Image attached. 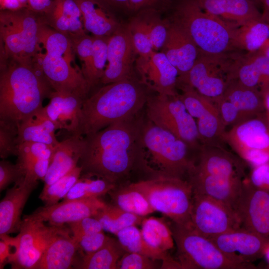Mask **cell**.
Returning <instances> with one entry per match:
<instances>
[{
  "label": "cell",
  "instance_id": "obj_17",
  "mask_svg": "<svg viewBox=\"0 0 269 269\" xmlns=\"http://www.w3.org/2000/svg\"><path fill=\"white\" fill-rule=\"evenodd\" d=\"M237 213L241 227L269 239V189L244 181Z\"/></svg>",
  "mask_w": 269,
  "mask_h": 269
},
{
  "label": "cell",
  "instance_id": "obj_10",
  "mask_svg": "<svg viewBox=\"0 0 269 269\" xmlns=\"http://www.w3.org/2000/svg\"><path fill=\"white\" fill-rule=\"evenodd\" d=\"M209 54L199 51L194 65L177 88H191L216 103L223 95L232 80L236 54Z\"/></svg>",
  "mask_w": 269,
  "mask_h": 269
},
{
  "label": "cell",
  "instance_id": "obj_26",
  "mask_svg": "<svg viewBox=\"0 0 269 269\" xmlns=\"http://www.w3.org/2000/svg\"><path fill=\"white\" fill-rule=\"evenodd\" d=\"M49 103L43 109L56 130H64L75 135L78 131L81 110L85 98L76 94L53 91Z\"/></svg>",
  "mask_w": 269,
  "mask_h": 269
},
{
  "label": "cell",
  "instance_id": "obj_3",
  "mask_svg": "<svg viewBox=\"0 0 269 269\" xmlns=\"http://www.w3.org/2000/svg\"><path fill=\"white\" fill-rule=\"evenodd\" d=\"M0 120L17 126L43 107L53 89L37 64H24L1 57Z\"/></svg>",
  "mask_w": 269,
  "mask_h": 269
},
{
  "label": "cell",
  "instance_id": "obj_51",
  "mask_svg": "<svg viewBox=\"0 0 269 269\" xmlns=\"http://www.w3.org/2000/svg\"><path fill=\"white\" fill-rule=\"evenodd\" d=\"M175 0H129L131 15L151 9L161 13L171 10Z\"/></svg>",
  "mask_w": 269,
  "mask_h": 269
},
{
  "label": "cell",
  "instance_id": "obj_21",
  "mask_svg": "<svg viewBox=\"0 0 269 269\" xmlns=\"http://www.w3.org/2000/svg\"><path fill=\"white\" fill-rule=\"evenodd\" d=\"M187 180L193 193L215 200L237 214L243 179L213 176L191 170Z\"/></svg>",
  "mask_w": 269,
  "mask_h": 269
},
{
  "label": "cell",
  "instance_id": "obj_34",
  "mask_svg": "<svg viewBox=\"0 0 269 269\" xmlns=\"http://www.w3.org/2000/svg\"><path fill=\"white\" fill-rule=\"evenodd\" d=\"M116 236L126 251L136 253L154 260L161 261L162 268L181 269L177 261L174 260L167 252L157 250L149 245L143 238L140 230L137 226L125 228L118 232Z\"/></svg>",
  "mask_w": 269,
  "mask_h": 269
},
{
  "label": "cell",
  "instance_id": "obj_2",
  "mask_svg": "<svg viewBox=\"0 0 269 269\" xmlns=\"http://www.w3.org/2000/svg\"><path fill=\"white\" fill-rule=\"evenodd\" d=\"M149 90L135 76L104 85L84 101L75 135L84 136L139 114Z\"/></svg>",
  "mask_w": 269,
  "mask_h": 269
},
{
  "label": "cell",
  "instance_id": "obj_62",
  "mask_svg": "<svg viewBox=\"0 0 269 269\" xmlns=\"http://www.w3.org/2000/svg\"><path fill=\"white\" fill-rule=\"evenodd\" d=\"M267 116L269 122V115H267Z\"/></svg>",
  "mask_w": 269,
  "mask_h": 269
},
{
  "label": "cell",
  "instance_id": "obj_20",
  "mask_svg": "<svg viewBox=\"0 0 269 269\" xmlns=\"http://www.w3.org/2000/svg\"><path fill=\"white\" fill-rule=\"evenodd\" d=\"M106 203L100 197L63 200L50 206L36 209L28 216L47 222L50 225L62 226L88 217H94Z\"/></svg>",
  "mask_w": 269,
  "mask_h": 269
},
{
  "label": "cell",
  "instance_id": "obj_36",
  "mask_svg": "<svg viewBox=\"0 0 269 269\" xmlns=\"http://www.w3.org/2000/svg\"><path fill=\"white\" fill-rule=\"evenodd\" d=\"M108 194L113 204L128 212L145 217L155 212L143 194L130 183L117 186Z\"/></svg>",
  "mask_w": 269,
  "mask_h": 269
},
{
  "label": "cell",
  "instance_id": "obj_49",
  "mask_svg": "<svg viewBox=\"0 0 269 269\" xmlns=\"http://www.w3.org/2000/svg\"><path fill=\"white\" fill-rule=\"evenodd\" d=\"M25 176V172L16 162L13 164L2 159L0 161V191L5 189L10 184Z\"/></svg>",
  "mask_w": 269,
  "mask_h": 269
},
{
  "label": "cell",
  "instance_id": "obj_15",
  "mask_svg": "<svg viewBox=\"0 0 269 269\" xmlns=\"http://www.w3.org/2000/svg\"><path fill=\"white\" fill-rule=\"evenodd\" d=\"M138 55L126 23L109 38L107 64L100 83L107 85L135 76Z\"/></svg>",
  "mask_w": 269,
  "mask_h": 269
},
{
  "label": "cell",
  "instance_id": "obj_9",
  "mask_svg": "<svg viewBox=\"0 0 269 269\" xmlns=\"http://www.w3.org/2000/svg\"><path fill=\"white\" fill-rule=\"evenodd\" d=\"M147 119L184 141L191 149L202 146L195 119L175 95H149L145 105Z\"/></svg>",
  "mask_w": 269,
  "mask_h": 269
},
{
  "label": "cell",
  "instance_id": "obj_18",
  "mask_svg": "<svg viewBox=\"0 0 269 269\" xmlns=\"http://www.w3.org/2000/svg\"><path fill=\"white\" fill-rule=\"evenodd\" d=\"M37 64L54 91L85 98L89 95L91 89L81 70H76L66 58L41 53Z\"/></svg>",
  "mask_w": 269,
  "mask_h": 269
},
{
  "label": "cell",
  "instance_id": "obj_33",
  "mask_svg": "<svg viewBox=\"0 0 269 269\" xmlns=\"http://www.w3.org/2000/svg\"><path fill=\"white\" fill-rule=\"evenodd\" d=\"M222 97L237 109L242 121L265 112L264 97L261 93L236 80L230 82Z\"/></svg>",
  "mask_w": 269,
  "mask_h": 269
},
{
  "label": "cell",
  "instance_id": "obj_31",
  "mask_svg": "<svg viewBox=\"0 0 269 269\" xmlns=\"http://www.w3.org/2000/svg\"><path fill=\"white\" fill-rule=\"evenodd\" d=\"M79 7L86 31L97 36H110L123 24L116 14L94 0H73Z\"/></svg>",
  "mask_w": 269,
  "mask_h": 269
},
{
  "label": "cell",
  "instance_id": "obj_22",
  "mask_svg": "<svg viewBox=\"0 0 269 269\" xmlns=\"http://www.w3.org/2000/svg\"><path fill=\"white\" fill-rule=\"evenodd\" d=\"M38 180L24 176L8 189L0 202V236L18 232L23 209Z\"/></svg>",
  "mask_w": 269,
  "mask_h": 269
},
{
  "label": "cell",
  "instance_id": "obj_47",
  "mask_svg": "<svg viewBox=\"0 0 269 269\" xmlns=\"http://www.w3.org/2000/svg\"><path fill=\"white\" fill-rule=\"evenodd\" d=\"M18 126L14 123L0 120V157L5 159L17 156L18 148Z\"/></svg>",
  "mask_w": 269,
  "mask_h": 269
},
{
  "label": "cell",
  "instance_id": "obj_63",
  "mask_svg": "<svg viewBox=\"0 0 269 269\" xmlns=\"http://www.w3.org/2000/svg\"></svg>",
  "mask_w": 269,
  "mask_h": 269
},
{
  "label": "cell",
  "instance_id": "obj_45",
  "mask_svg": "<svg viewBox=\"0 0 269 269\" xmlns=\"http://www.w3.org/2000/svg\"><path fill=\"white\" fill-rule=\"evenodd\" d=\"M126 24L138 56H147L154 51L145 23L138 13L131 15Z\"/></svg>",
  "mask_w": 269,
  "mask_h": 269
},
{
  "label": "cell",
  "instance_id": "obj_56",
  "mask_svg": "<svg viewBox=\"0 0 269 269\" xmlns=\"http://www.w3.org/2000/svg\"><path fill=\"white\" fill-rule=\"evenodd\" d=\"M261 2L263 6L262 20L264 21L269 15V0H261Z\"/></svg>",
  "mask_w": 269,
  "mask_h": 269
},
{
  "label": "cell",
  "instance_id": "obj_58",
  "mask_svg": "<svg viewBox=\"0 0 269 269\" xmlns=\"http://www.w3.org/2000/svg\"><path fill=\"white\" fill-rule=\"evenodd\" d=\"M264 100L265 112L267 115H269V91L264 96Z\"/></svg>",
  "mask_w": 269,
  "mask_h": 269
},
{
  "label": "cell",
  "instance_id": "obj_35",
  "mask_svg": "<svg viewBox=\"0 0 269 269\" xmlns=\"http://www.w3.org/2000/svg\"><path fill=\"white\" fill-rule=\"evenodd\" d=\"M127 251L119 240L109 237L97 251L88 254H80L73 268L80 269H117V264Z\"/></svg>",
  "mask_w": 269,
  "mask_h": 269
},
{
  "label": "cell",
  "instance_id": "obj_13",
  "mask_svg": "<svg viewBox=\"0 0 269 269\" xmlns=\"http://www.w3.org/2000/svg\"><path fill=\"white\" fill-rule=\"evenodd\" d=\"M188 225L208 239L241 227L234 211L210 197L194 193Z\"/></svg>",
  "mask_w": 269,
  "mask_h": 269
},
{
  "label": "cell",
  "instance_id": "obj_44",
  "mask_svg": "<svg viewBox=\"0 0 269 269\" xmlns=\"http://www.w3.org/2000/svg\"><path fill=\"white\" fill-rule=\"evenodd\" d=\"M93 36V55L91 69L86 80L91 89L100 83L106 67L110 36Z\"/></svg>",
  "mask_w": 269,
  "mask_h": 269
},
{
  "label": "cell",
  "instance_id": "obj_14",
  "mask_svg": "<svg viewBox=\"0 0 269 269\" xmlns=\"http://www.w3.org/2000/svg\"><path fill=\"white\" fill-rule=\"evenodd\" d=\"M180 89L179 97L196 121L202 145H217L226 132L216 104L191 88Z\"/></svg>",
  "mask_w": 269,
  "mask_h": 269
},
{
  "label": "cell",
  "instance_id": "obj_8",
  "mask_svg": "<svg viewBox=\"0 0 269 269\" xmlns=\"http://www.w3.org/2000/svg\"><path fill=\"white\" fill-rule=\"evenodd\" d=\"M170 227L177 248V257L183 269H251V264H240L228 258L209 239L189 225L171 221Z\"/></svg>",
  "mask_w": 269,
  "mask_h": 269
},
{
  "label": "cell",
  "instance_id": "obj_25",
  "mask_svg": "<svg viewBox=\"0 0 269 269\" xmlns=\"http://www.w3.org/2000/svg\"><path fill=\"white\" fill-rule=\"evenodd\" d=\"M233 80L257 90L264 97L269 91V58L258 51L237 54L232 71Z\"/></svg>",
  "mask_w": 269,
  "mask_h": 269
},
{
  "label": "cell",
  "instance_id": "obj_27",
  "mask_svg": "<svg viewBox=\"0 0 269 269\" xmlns=\"http://www.w3.org/2000/svg\"><path fill=\"white\" fill-rule=\"evenodd\" d=\"M206 12L237 28L252 21L262 19L255 3L246 0H197Z\"/></svg>",
  "mask_w": 269,
  "mask_h": 269
},
{
  "label": "cell",
  "instance_id": "obj_29",
  "mask_svg": "<svg viewBox=\"0 0 269 269\" xmlns=\"http://www.w3.org/2000/svg\"><path fill=\"white\" fill-rule=\"evenodd\" d=\"M39 21L68 36L86 33L79 7L73 0H51Z\"/></svg>",
  "mask_w": 269,
  "mask_h": 269
},
{
  "label": "cell",
  "instance_id": "obj_55",
  "mask_svg": "<svg viewBox=\"0 0 269 269\" xmlns=\"http://www.w3.org/2000/svg\"><path fill=\"white\" fill-rule=\"evenodd\" d=\"M51 0H27V7L37 13H43L48 7Z\"/></svg>",
  "mask_w": 269,
  "mask_h": 269
},
{
  "label": "cell",
  "instance_id": "obj_48",
  "mask_svg": "<svg viewBox=\"0 0 269 269\" xmlns=\"http://www.w3.org/2000/svg\"><path fill=\"white\" fill-rule=\"evenodd\" d=\"M156 260L134 252H126L119 260L117 269H155L159 268Z\"/></svg>",
  "mask_w": 269,
  "mask_h": 269
},
{
  "label": "cell",
  "instance_id": "obj_16",
  "mask_svg": "<svg viewBox=\"0 0 269 269\" xmlns=\"http://www.w3.org/2000/svg\"><path fill=\"white\" fill-rule=\"evenodd\" d=\"M135 71L140 82L149 91L160 95L178 94V72L162 51L138 56Z\"/></svg>",
  "mask_w": 269,
  "mask_h": 269
},
{
  "label": "cell",
  "instance_id": "obj_42",
  "mask_svg": "<svg viewBox=\"0 0 269 269\" xmlns=\"http://www.w3.org/2000/svg\"><path fill=\"white\" fill-rule=\"evenodd\" d=\"M137 13L145 23L153 50L161 51L167 36L169 19L163 18L162 13L154 9H144Z\"/></svg>",
  "mask_w": 269,
  "mask_h": 269
},
{
  "label": "cell",
  "instance_id": "obj_4",
  "mask_svg": "<svg viewBox=\"0 0 269 269\" xmlns=\"http://www.w3.org/2000/svg\"><path fill=\"white\" fill-rule=\"evenodd\" d=\"M168 18L189 36L199 51L222 54L235 50V27L204 11L197 0H175Z\"/></svg>",
  "mask_w": 269,
  "mask_h": 269
},
{
  "label": "cell",
  "instance_id": "obj_46",
  "mask_svg": "<svg viewBox=\"0 0 269 269\" xmlns=\"http://www.w3.org/2000/svg\"><path fill=\"white\" fill-rule=\"evenodd\" d=\"M69 37L71 40L74 53L82 62L81 71L86 80L90 73L92 63L93 36L85 33Z\"/></svg>",
  "mask_w": 269,
  "mask_h": 269
},
{
  "label": "cell",
  "instance_id": "obj_32",
  "mask_svg": "<svg viewBox=\"0 0 269 269\" xmlns=\"http://www.w3.org/2000/svg\"><path fill=\"white\" fill-rule=\"evenodd\" d=\"M56 130L54 124L43 107L18 125V144L24 142H38L54 146L59 142L55 136Z\"/></svg>",
  "mask_w": 269,
  "mask_h": 269
},
{
  "label": "cell",
  "instance_id": "obj_28",
  "mask_svg": "<svg viewBox=\"0 0 269 269\" xmlns=\"http://www.w3.org/2000/svg\"><path fill=\"white\" fill-rule=\"evenodd\" d=\"M79 252L77 241L69 227H65L48 244L36 269L73 268Z\"/></svg>",
  "mask_w": 269,
  "mask_h": 269
},
{
  "label": "cell",
  "instance_id": "obj_61",
  "mask_svg": "<svg viewBox=\"0 0 269 269\" xmlns=\"http://www.w3.org/2000/svg\"><path fill=\"white\" fill-rule=\"evenodd\" d=\"M264 21L269 24V15Z\"/></svg>",
  "mask_w": 269,
  "mask_h": 269
},
{
  "label": "cell",
  "instance_id": "obj_40",
  "mask_svg": "<svg viewBox=\"0 0 269 269\" xmlns=\"http://www.w3.org/2000/svg\"><path fill=\"white\" fill-rule=\"evenodd\" d=\"M38 37L47 54L62 56L71 62L73 60L72 42L68 35L39 21Z\"/></svg>",
  "mask_w": 269,
  "mask_h": 269
},
{
  "label": "cell",
  "instance_id": "obj_50",
  "mask_svg": "<svg viewBox=\"0 0 269 269\" xmlns=\"http://www.w3.org/2000/svg\"><path fill=\"white\" fill-rule=\"evenodd\" d=\"M73 237L77 241L80 250L84 252L85 254H91L97 251L105 244L109 238L103 231Z\"/></svg>",
  "mask_w": 269,
  "mask_h": 269
},
{
  "label": "cell",
  "instance_id": "obj_57",
  "mask_svg": "<svg viewBox=\"0 0 269 269\" xmlns=\"http://www.w3.org/2000/svg\"><path fill=\"white\" fill-rule=\"evenodd\" d=\"M257 51L269 58V38Z\"/></svg>",
  "mask_w": 269,
  "mask_h": 269
},
{
  "label": "cell",
  "instance_id": "obj_52",
  "mask_svg": "<svg viewBox=\"0 0 269 269\" xmlns=\"http://www.w3.org/2000/svg\"><path fill=\"white\" fill-rule=\"evenodd\" d=\"M74 236L103 231L100 222L94 217H88L67 224Z\"/></svg>",
  "mask_w": 269,
  "mask_h": 269
},
{
  "label": "cell",
  "instance_id": "obj_38",
  "mask_svg": "<svg viewBox=\"0 0 269 269\" xmlns=\"http://www.w3.org/2000/svg\"><path fill=\"white\" fill-rule=\"evenodd\" d=\"M140 225L142 236L151 246L164 252L173 248L174 241L171 229L162 218L144 217Z\"/></svg>",
  "mask_w": 269,
  "mask_h": 269
},
{
  "label": "cell",
  "instance_id": "obj_1",
  "mask_svg": "<svg viewBox=\"0 0 269 269\" xmlns=\"http://www.w3.org/2000/svg\"><path fill=\"white\" fill-rule=\"evenodd\" d=\"M140 113L83 136L78 163L81 175L103 178L119 186L126 184L139 167L152 171L146 162L141 139L143 119Z\"/></svg>",
  "mask_w": 269,
  "mask_h": 269
},
{
  "label": "cell",
  "instance_id": "obj_5",
  "mask_svg": "<svg viewBox=\"0 0 269 269\" xmlns=\"http://www.w3.org/2000/svg\"><path fill=\"white\" fill-rule=\"evenodd\" d=\"M38 15L27 7L0 11L2 57L33 65L41 54L38 32Z\"/></svg>",
  "mask_w": 269,
  "mask_h": 269
},
{
  "label": "cell",
  "instance_id": "obj_12",
  "mask_svg": "<svg viewBox=\"0 0 269 269\" xmlns=\"http://www.w3.org/2000/svg\"><path fill=\"white\" fill-rule=\"evenodd\" d=\"M224 140L255 167L269 162V122L266 112L233 126L225 132Z\"/></svg>",
  "mask_w": 269,
  "mask_h": 269
},
{
  "label": "cell",
  "instance_id": "obj_59",
  "mask_svg": "<svg viewBox=\"0 0 269 269\" xmlns=\"http://www.w3.org/2000/svg\"><path fill=\"white\" fill-rule=\"evenodd\" d=\"M265 255H266V257L268 260L269 261V243L267 247L266 248Z\"/></svg>",
  "mask_w": 269,
  "mask_h": 269
},
{
  "label": "cell",
  "instance_id": "obj_11",
  "mask_svg": "<svg viewBox=\"0 0 269 269\" xmlns=\"http://www.w3.org/2000/svg\"><path fill=\"white\" fill-rule=\"evenodd\" d=\"M25 215L18 235L11 237L14 250L8 260L13 269H36L48 244L66 227L46 226Z\"/></svg>",
  "mask_w": 269,
  "mask_h": 269
},
{
  "label": "cell",
  "instance_id": "obj_7",
  "mask_svg": "<svg viewBox=\"0 0 269 269\" xmlns=\"http://www.w3.org/2000/svg\"><path fill=\"white\" fill-rule=\"evenodd\" d=\"M141 139L157 174L183 179L188 176L195 160L190 158L191 148L184 141L147 119L142 123Z\"/></svg>",
  "mask_w": 269,
  "mask_h": 269
},
{
  "label": "cell",
  "instance_id": "obj_24",
  "mask_svg": "<svg viewBox=\"0 0 269 269\" xmlns=\"http://www.w3.org/2000/svg\"><path fill=\"white\" fill-rule=\"evenodd\" d=\"M191 170L228 178L243 179L244 175L242 162L218 145H202Z\"/></svg>",
  "mask_w": 269,
  "mask_h": 269
},
{
  "label": "cell",
  "instance_id": "obj_39",
  "mask_svg": "<svg viewBox=\"0 0 269 269\" xmlns=\"http://www.w3.org/2000/svg\"><path fill=\"white\" fill-rule=\"evenodd\" d=\"M101 223L103 230L116 234L131 226L140 225L145 217L128 212L113 204H107L94 216Z\"/></svg>",
  "mask_w": 269,
  "mask_h": 269
},
{
  "label": "cell",
  "instance_id": "obj_54",
  "mask_svg": "<svg viewBox=\"0 0 269 269\" xmlns=\"http://www.w3.org/2000/svg\"><path fill=\"white\" fill-rule=\"evenodd\" d=\"M0 269H3L8 263V260L12 253V246L11 237L8 235L0 236Z\"/></svg>",
  "mask_w": 269,
  "mask_h": 269
},
{
  "label": "cell",
  "instance_id": "obj_23",
  "mask_svg": "<svg viewBox=\"0 0 269 269\" xmlns=\"http://www.w3.org/2000/svg\"><path fill=\"white\" fill-rule=\"evenodd\" d=\"M170 21L167 36L161 51L177 69L178 84L187 76L198 56L199 50L179 26Z\"/></svg>",
  "mask_w": 269,
  "mask_h": 269
},
{
  "label": "cell",
  "instance_id": "obj_19",
  "mask_svg": "<svg viewBox=\"0 0 269 269\" xmlns=\"http://www.w3.org/2000/svg\"><path fill=\"white\" fill-rule=\"evenodd\" d=\"M230 259L251 264L265 255L269 239L242 227L209 239Z\"/></svg>",
  "mask_w": 269,
  "mask_h": 269
},
{
  "label": "cell",
  "instance_id": "obj_30",
  "mask_svg": "<svg viewBox=\"0 0 269 269\" xmlns=\"http://www.w3.org/2000/svg\"><path fill=\"white\" fill-rule=\"evenodd\" d=\"M83 138L82 135H71L55 146L44 186L53 183L78 165Z\"/></svg>",
  "mask_w": 269,
  "mask_h": 269
},
{
  "label": "cell",
  "instance_id": "obj_43",
  "mask_svg": "<svg viewBox=\"0 0 269 269\" xmlns=\"http://www.w3.org/2000/svg\"><path fill=\"white\" fill-rule=\"evenodd\" d=\"M81 173L82 168L78 165L53 183L44 186L39 198L44 202V206H50L58 203L68 194Z\"/></svg>",
  "mask_w": 269,
  "mask_h": 269
},
{
  "label": "cell",
  "instance_id": "obj_41",
  "mask_svg": "<svg viewBox=\"0 0 269 269\" xmlns=\"http://www.w3.org/2000/svg\"><path fill=\"white\" fill-rule=\"evenodd\" d=\"M81 175L63 200L100 197L108 194L117 186L115 184L103 178Z\"/></svg>",
  "mask_w": 269,
  "mask_h": 269
},
{
  "label": "cell",
  "instance_id": "obj_37",
  "mask_svg": "<svg viewBox=\"0 0 269 269\" xmlns=\"http://www.w3.org/2000/svg\"><path fill=\"white\" fill-rule=\"evenodd\" d=\"M269 38V24L262 19L252 21L235 28L233 45L235 49L248 53L257 51Z\"/></svg>",
  "mask_w": 269,
  "mask_h": 269
},
{
  "label": "cell",
  "instance_id": "obj_60",
  "mask_svg": "<svg viewBox=\"0 0 269 269\" xmlns=\"http://www.w3.org/2000/svg\"><path fill=\"white\" fill-rule=\"evenodd\" d=\"M248 0V1H251V2H252L256 4V2H261V0Z\"/></svg>",
  "mask_w": 269,
  "mask_h": 269
},
{
  "label": "cell",
  "instance_id": "obj_53",
  "mask_svg": "<svg viewBox=\"0 0 269 269\" xmlns=\"http://www.w3.org/2000/svg\"><path fill=\"white\" fill-rule=\"evenodd\" d=\"M105 8L116 14L131 15L129 0H94Z\"/></svg>",
  "mask_w": 269,
  "mask_h": 269
},
{
  "label": "cell",
  "instance_id": "obj_6",
  "mask_svg": "<svg viewBox=\"0 0 269 269\" xmlns=\"http://www.w3.org/2000/svg\"><path fill=\"white\" fill-rule=\"evenodd\" d=\"M130 184L143 194L155 211L175 223L189 225L193 193L187 180L157 174Z\"/></svg>",
  "mask_w": 269,
  "mask_h": 269
}]
</instances>
